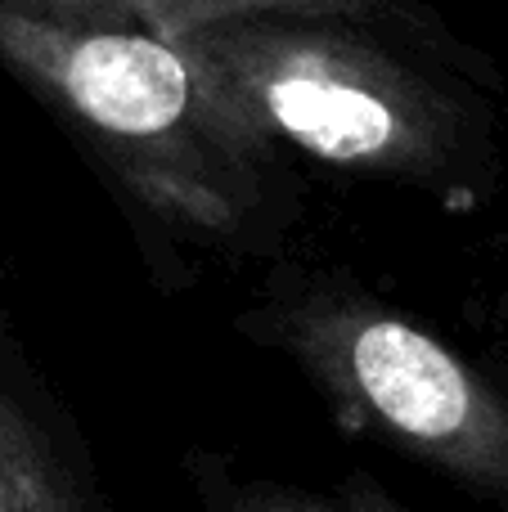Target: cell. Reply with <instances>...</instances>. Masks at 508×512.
Segmentation results:
<instances>
[{"label": "cell", "instance_id": "1", "mask_svg": "<svg viewBox=\"0 0 508 512\" xmlns=\"http://www.w3.org/2000/svg\"><path fill=\"white\" fill-rule=\"evenodd\" d=\"M0 63L171 239L216 252L279 239L288 198L275 140L176 36L0 5Z\"/></svg>", "mask_w": 508, "mask_h": 512}, {"label": "cell", "instance_id": "2", "mask_svg": "<svg viewBox=\"0 0 508 512\" xmlns=\"http://www.w3.org/2000/svg\"><path fill=\"white\" fill-rule=\"evenodd\" d=\"M266 131L324 167L419 189H464L486 122L396 54L383 27L302 9H230L171 32Z\"/></svg>", "mask_w": 508, "mask_h": 512}, {"label": "cell", "instance_id": "3", "mask_svg": "<svg viewBox=\"0 0 508 512\" xmlns=\"http://www.w3.org/2000/svg\"><path fill=\"white\" fill-rule=\"evenodd\" d=\"M347 432L508 508V382L342 270H275L234 319Z\"/></svg>", "mask_w": 508, "mask_h": 512}, {"label": "cell", "instance_id": "4", "mask_svg": "<svg viewBox=\"0 0 508 512\" xmlns=\"http://www.w3.org/2000/svg\"><path fill=\"white\" fill-rule=\"evenodd\" d=\"M0 512H117L77 418L0 328Z\"/></svg>", "mask_w": 508, "mask_h": 512}, {"label": "cell", "instance_id": "5", "mask_svg": "<svg viewBox=\"0 0 508 512\" xmlns=\"http://www.w3.org/2000/svg\"><path fill=\"white\" fill-rule=\"evenodd\" d=\"M9 9H36V14H68V18H117V23H144L153 32H180V27L198 23L212 14H230V9H302V14H333V18H356V23L383 27L392 36L423 45V50H446L459 63L473 54L459 50L455 36L437 23L432 9L419 0H0Z\"/></svg>", "mask_w": 508, "mask_h": 512}, {"label": "cell", "instance_id": "6", "mask_svg": "<svg viewBox=\"0 0 508 512\" xmlns=\"http://www.w3.org/2000/svg\"><path fill=\"white\" fill-rule=\"evenodd\" d=\"M180 472L198 512H414L374 472H347L333 486H311V481L243 468L234 454L207 445L189 450L180 459Z\"/></svg>", "mask_w": 508, "mask_h": 512}]
</instances>
